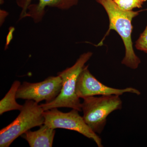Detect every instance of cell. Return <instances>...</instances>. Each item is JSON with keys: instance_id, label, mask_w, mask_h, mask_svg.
<instances>
[{"instance_id": "1", "label": "cell", "mask_w": 147, "mask_h": 147, "mask_svg": "<svg viewBox=\"0 0 147 147\" xmlns=\"http://www.w3.org/2000/svg\"><path fill=\"white\" fill-rule=\"evenodd\" d=\"M95 1L105 9L109 19V29L97 46L102 45L103 40L109 34L110 31H115L121 38L125 48V55L121 63L132 69H136L141 63V61L135 54L133 49L131 36L133 30L131 21L142 10L134 11L123 10L113 0Z\"/></svg>"}, {"instance_id": "2", "label": "cell", "mask_w": 147, "mask_h": 147, "mask_svg": "<svg viewBox=\"0 0 147 147\" xmlns=\"http://www.w3.org/2000/svg\"><path fill=\"white\" fill-rule=\"evenodd\" d=\"M93 53L87 52L82 54L71 67L59 72L62 81L60 93L52 102L40 104L44 111L54 108H68L82 112V103L76 94L77 79Z\"/></svg>"}, {"instance_id": "3", "label": "cell", "mask_w": 147, "mask_h": 147, "mask_svg": "<svg viewBox=\"0 0 147 147\" xmlns=\"http://www.w3.org/2000/svg\"><path fill=\"white\" fill-rule=\"evenodd\" d=\"M83 99V118L90 128L97 134H101L104 130L109 115L122 108V101L119 95L94 96Z\"/></svg>"}, {"instance_id": "4", "label": "cell", "mask_w": 147, "mask_h": 147, "mask_svg": "<svg viewBox=\"0 0 147 147\" xmlns=\"http://www.w3.org/2000/svg\"><path fill=\"white\" fill-rule=\"evenodd\" d=\"M17 118L0 131V147H9L22 134L37 126L44 124V110L33 100H27Z\"/></svg>"}, {"instance_id": "5", "label": "cell", "mask_w": 147, "mask_h": 147, "mask_svg": "<svg viewBox=\"0 0 147 147\" xmlns=\"http://www.w3.org/2000/svg\"><path fill=\"white\" fill-rule=\"evenodd\" d=\"M78 110L72 109L68 113H63L54 108L44 111V124L50 128H62L77 131L94 141L98 147H103L101 138L86 123Z\"/></svg>"}, {"instance_id": "6", "label": "cell", "mask_w": 147, "mask_h": 147, "mask_svg": "<svg viewBox=\"0 0 147 147\" xmlns=\"http://www.w3.org/2000/svg\"><path fill=\"white\" fill-rule=\"evenodd\" d=\"M62 81L60 76H49L38 83L23 82L16 92V99L33 100L37 103L45 100L49 103L55 100L60 93Z\"/></svg>"}, {"instance_id": "7", "label": "cell", "mask_w": 147, "mask_h": 147, "mask_svg": "<svg viewBox=\"0 0 147 147\" xmlns=\"http://www.w3.org/2000/svg\"><path fill=\"white\" fill-rule=\"evenodd\" d=\"M76 94L79 98L98 95L120 96L126 93L141 94L138 90L131 88L117 89L105 86L99 82L90 72L88 66H85L77 79Z\"/></svg>"}, {"instance_id": "8", "label": "cell", "mask_w": 147, "mask_h": 147, "mask_svg": "<svg viewBox=\"0 0 147 147\" xmlns=\"http://www.w3.org/2000/svg\"><path fill=\"white\" fill-rule=\"evenodd\" d=\"M78 3V0H22L18 4L23 8L21 17H24L29 9L30 11L26 16H32L35 21H38L42 18L46 6L68 9Z\"/></svg>"}, {"instance_id": "9", "label": "cell", "mask_w": 147, "mask_h": 147, "mask_svg": "<svg viewBox=\"0 0 147 147\" xmlns=\"http://www.w3.org/2000/svg\"><path fill=\"white\" fill-rule=\"evenodd\" d=\"M55 133V129L43 124L40 126L38 130H29L21 136L26 140L30 147H51L53 146Z\"/></svg>"}, {"instance_id": "10", "label": "cell", "mask_w": 147, "mask_h": 147, "mask_svg": "<svg viewBox=\"0 0 147 147\" xmlns=\"http://www.w3.org/2000/svg\"><path fill=\"white\" fill-rule=\"evenodd\" d=\"M21 85V82L15 81L11 85L10 89L4 97L0 101V115L11 110H21L23 105H21L16 101V92Z\"/></svg>"}, {"instance_id": "11", "label": "cell", "mask_w": 147, "mask_h": 147, "mask_svg": "<svg viewBox=\"0 0 147 147\" xmlns=\"http://www.w3.org/2000/svg\"><path fill=\"white\" fill-rule=\"evenodd\" d=\"M147 0H117L114 1L118 6L124 10H133L135 8H142Z\"/></svg>"}, {"instance_id": "12", "label": "cell", "mask_w": 147, "mask_h": 147, "mask_svg": "<svg viewBox=\"0 0 147 147\" xmlns=\"http://www.w3.org/2000/svg\"><path fill=\"white\" fill-rule=\"evenodd\" d=\"M136 49L147 53V25L144 31L135 42Z\"/></svg>"}, {"instance_id": "13", "label": "cell", "mask_w": 147, "mask_h": 147, "mask_svg": "<svg viewBox=\"0 0 147 147\" xmlns=\"http://www.w3.org/2000/svg\"><path fill=\"white\" fill-rule=\"evenodd\" d=\"M114 1H117V0H113Z\"/></svg>"}]
</instances>
